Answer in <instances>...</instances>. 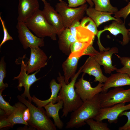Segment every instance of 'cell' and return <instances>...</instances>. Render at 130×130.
Here are the masks:
<instances>
[{"mask_svg":"<svg viewBox=\"0 0 130 130\" xmlns=\"http://www.w3.org/2000/svg\"><path fill=\"white\" fill-rule=\"evenodd\" d=\"M82 66L80 67L74 77L71 79V81L68 84L65 83L64 76L58 72V76L57 79L61 84V87L57 97V102L60 100L63 101V117H66L69 113L76 110L83 103L75 89V84L78 77L82 72Z\"/></svg>","mask_w":130,"mask_h":130,"instance_id":"cell-1","label":"cell"},{"mask_svg":"<svg viewBox=\"0 0 130 130\" xmlns=\"http://www.w3.org/2000/svg\"><path fill=\"white\" fill-rule=\"evenodd\" d=\"M99 93L83 102L77 109L72 112L69 120L66 124V129L81 127L86 124V120L93 119L97 115L101 108Z\"/></svg>","mask_w":130,"mask_h":130,"instance_id":"cell-2","label":"cell"},{"mask_svg":"<svg viewBox=\"0 0 130 130\" xmlns=\"http://www.w3.org/2000/svg\"><path fill=\"white\" fill-rule=\"evenodd\" d=\"M25 23L38 37L44 38L48 37L53 40H56L58 31L48 22L42 11L39 9Z\"/></svg>","mask_w":130,"mask_h":130,"instance_id":"cell-3","label":"cell"},{"mask_svg":"<svg viewBox=\"0 0 130 130\" xmlns=\"http://www.w3.org/2000/svg\"><path fill=\"white\" fill-rule=\"evenodd\" d=\"M20 102L25 104L30 110V116L27 122L29 125L38 130H56V128L46 112L42 107H37L21 96H17Z\"/></svg>","mask_w":130,"mask_h":130,"instance_id":"cell-4","label":"cell"},{"mask_svg":"<svg viewBox=\"0 0 130 130\" xmlns=\"http://www.w3.org/2000/svg\"><path fill=\"white\" fill-rule=\"evenodd\" d=\"M59 1L55 6V10L61 16L65 28H68L75 20L82 18L88 8L87 4L77 8L70 7L65 2Z\"/></svg>","mask_w":130,"mask_h":130,"instance_id":"cell-5","label":"cell"},{"mask_svg":"<svg viewBox=\"0 0 130 130\" xmlns=\"http://www.w3.org/2000/svg\"><path fill=\"white\" fill-rule=\"evenodd\" d=\"M101 108L110 107L120 103L130 102V88L124 90L117 87L106 93H99Z\"/></svg>","mask_w":130,"mask_h":130,"instance_id":"cell-6","label":"cell"},{"mask_svg":"<svg viewBox=\"0 0 130 130\" xmlns=\"http://www.w3.org/2000/svg\"><path fill=\"white\" fill-rule=\"evenodd\" d=\"M16 27L19 40L24 49L31 47H41L44 46V38L33 34L25 22L18 21Z\"/></svg>","mask_w":130,"mask_h":130,"instance_id":"cell-7","label":"cell"},{"mask_svg":"<svg viewBox=\"0 0 130 130\" xmlns=\"http://www.w3.org/2000/svg\"><path fill=\"white\" fill-rule=\"evenodd\" d=\"M21 68L20 73L19 75L16 77H14L13 80H18V84L17 86L18 89L19 91L22 90V87L24 88L23 93L21 96L25 98H27L28 101L31 103L32 97L30 95L29 89L31 86L34 83L38 80L41 78H37L35 75L39 72L40 70L36 71L31 74H27L26 72V67L27 63L25 64L23 59L21 63Z\"/></svg>","mask_w":130,"mask_h":130,"instance_id":"cell-8","label":"cell"},{"mask_svg":"<svg viewBox=\"0 0 130 130\" xmlns=\"http://www.w3.org/2000/svg\"><path fill=\"white\" fill-rule=\"evenodd\" d=\"M125 104L119 103L110 107L101 108L97 115L93 119L99 121L107 119L110 124H116L118 122V117L122 113L130 110V103L126 105Z\"/></svg>","mask_w":130,"mask_h":130,"instance_id":"cell-9","label":"cell"},{"mask_svg":"<svg viewBox=\"0 0 130 130\" xmlns=\"http://www.w3.org/2000/svg\"><path fill=\"white\" fill-rule=\"evenodd\" d=\"M85 74L83 73L81 77L76 82L75 90L83 102L91 99L97 94L101 92L104 84L99 82L94 87H92L90 82L84 78Z\"/></svg>","mask_w":130,"mask_h":130,"instance_id":"cell-10","label":"cell"},{"mask_svg":"<svg viewBox=\"0 0 130 130\" xmlns=\"http://www.w3.org/2000/svg\"><path fill=\"white\" fill-rule=\"evenodd\" d=\"M30 55L27 62L26 72L28 74L37 71L47 64L48 57L44 52L39 47H30Z\"/></svg>","mask_w":130,"mask_h":130,"instance_id":"cell-11","label":"cell"},{"mask_svg":"<svg viewBox=\"0 0 130 130\" xmlns=\"http://www.w3.org/2000/svg\"><path fill=\"white\" fill-rule=\"evenodd\" d=\"M125 23V22L124 23H120L113 20L111 23L104 26L103 29L98 31L97 35L98 38L97 42L99 50H103L104 48L100 42V37L101 33L105 31H108L111 34L115 36L118 34H122L123 36L122 44L124 46L128 43L130 40L129 31V29L126 28Z\"/></svg>","mask_w":130,"mask_h":130,"instance_id":"cell-12","label":"cell"},{"mask_svg":"<svg viewBox=\"0 0 130 130\" xmlns=\"http://www.w3.org/2000/svg\"><path fill=\"white\" fill-rule=\"evenodd\" d=\"M118 52V49L116 47L107 48L105 50L100 51L99 52L97 51L93 57L100 65L103 66L105 73L110 74L117 69L115 65L112 64L111 58L113 54Z\"/></svg>","mask_w":130,"mask_h":130,"instance_id":"cell-13","label":"cell"},{"mask_svg":"<svg viewBox=\"0 0 130 130\" xmlns=\"http://www.w3.org/2000/svg\"><path fill=\"white\" fill-rule=\"evenodd\" d=\"M38 0H19L18 21L25 22L39 9Z\"/></svg>","mask_w":130,"mask_h":130,"instance_id":"cell-14","label":"cell"},{"mask_svg":"<svg viewBox=\"0 0 130 130\" xmlns=\"http://www.w3.org/2000/svg\"><path fill=\"white\" fill-rule=\"evenodd\" d=\"M100 66L93 57L89 56L82 65V72L94 77V82L104 83L108 77L103 74Z\"/></svg>","mask_w":130,"mask_h":130,"instance_id":"cell-15","label":"cell"},{"mask_svg":"<svg viewBox=\"0 0 130 130\" xmlns=\"http://www.w3.org/2000/svg\"><path fill=\"white\" fill-rule=\"evenodd\" d=\"M44 3L43 13L48 22L58 30V34L65 28L62 17L50 3L46 0Z\"/></svg>","mask_w":130,"mask_h":130,"instance_id":"cell-16","label":"cell"},{"mask_svg":"<svg viewBox=\"0 0 130 130\" xmlns=\"http://www.w3.org/2000/svg\"><path fill=\"white\" fill-rule=\"evenodd\" d=\"M126 85L130 86V77L127 74L117 72L112 74L107 77L102 87L101 93L107 92L108 89L111 88Z\"/></svg>","mask_w":130,"mask_h":130,"instance_id":"cell-17","label":"cell"},{"mask_svg":"<svg viewBox=\"0 0 130 130\" xmlns=\"http://www.w3.org/2000/svg\"><path fill=\"white\" fill-rule=\"evenodd\" d=\"M85 13L87 15L93 20L97 27L103 23L111 20L123 22L120 19L116 18L111 16L114 13L98 11L95 7L91 6L87 8Z\"/></svg>","mask_w":130,"mask_h":130,"instance_id":"cell-18","label":"cell"},{"mask_svg":"<svg viewBox=\"0 0 130 130\" xmlns=\"http://www.w3.org/2000/svg\"><path fill=\"white\" fill-rule=\"evenodd\" d=\"M57 35L59 49L66 55L69 56L71 53V46L76 41L75 39L72 34L69 28H65Z\"/></svg>","mask_w":130,"mask_h":130,"instance_id":"cell-19","label":"cell"},{"mask_svg":"<svg viewBox=\"0 0 130 130\" xmlns=\"http://www.w3.org/2000/svg\"><path fill=\"white\" fill-rule=\"evenodd\" d=\"M63 102L62 100H59L57 103L53 104L50 102L45 106V108L47 116L52 117L53 120L55 125L58 128L61 129L63 128L64 124L59 117V110L63 108Z\"/></svg>","mask_w":130,"mask_h":130,"instance_id":"cell-20","label":"cell"},{"mask_svg":"<svg viewBox=\"0 0 130 130\" xmlns=\"http://www.w3.org/2000/svg\"><path fill=\"white\" fill-rule=\"evenodd\" d=\"M49 87L51 91L50 97L48 99L45 100H41L37 98L34 95L32 97V101L38 107H44L49 103L52 102L55 104L57 102V99L58 93L61 88L60 83H57L54 79H52L49 83Z\"/></svg>","mask_w":130,"mask_h":130,"instance_id":"cell-21","label":"cell"},{"mask_svg":"<svg viewBox=\"0 0 130 130\" xmlns=\"http://www.w3.org/2000/svg\"><path fill=\"white\" fill-rule=\"evenodd\" d=\"M80 58L69 57L63 63L62 68L64 73V79L65 83L68 84L69 80L76 73L78 61Z\"/></svg>","mask_w":130,"mask_h":130,"instance_id":"cell-22","label":"cell"},{"mask_svg":"<svg viewBox=\"0 0 130 130\" xmlns=\"http://www.w3.org/2000/svg\"><path fill=\"white\" fill-rule=\"evenodd\" d=\"M16 108L10 115L7 116V119L10 124L11 127L16 124H21L29 126L28 123L25 121L23 119V112L27 107L21 102H18L14 105Z\"/></svg>","mask_w":130,"mask_h":130,"instance_id":"cell-23","label":"cell"},{"mask_svg":"<svg viewBox=\"0 0 130 130\" xmlns=\"http://www.w3.org/2000/svg\"><path fill=\"white\" fill-rule=\"evenodd\" d=\"M95 5V8L97 10L113 13L118 11L117 8L113 6L110 0H91Z\"/></svg>","mask_w":130,"mask_h":130,"instance_id":"cell-24","label":"cell"},{"mask_svg":"<svg viewBox=\"0 0 130 130\" xmlns=\"http://www.w3.org/2000/svg\"><path fill=\"white\" fill-rule=\"evenodd\" d=\"M80 26L91 31L95 36L97 35L98 31L97 27L93 20L89 16H85L82 18Z\"/></svg>","mask_w":130,"mask_h":130,"instance_id":"cell-25","label":"cell"},{"mask_svg":"<svg viewBox=\"0 0 130 130\" xmlns=\"http://www.w3.org/2000/svg\"><path fill=\"white\" fill-rule=\"evenodd\" d=\"M86 124L90 127V130H110L108 124L102 121L94 120L93 119H90L85 121Z\"/></svg>","mask_w":130,"mask_h":130,"instance_id":"cell-26","label":"cell"},{"mask_svg":"<svg viewBox=\"0 0 130 130\" xmlns=\"http://www.w3.org/2000/svg\"><path fill=\"white\" fill-rule=\"evenodd\" d=\"M115 54L119 59L121 63L123 66L120 68L117 69L116 71L127 74L130 77V58L127 57H121L116 54Z\"/></svg>","mask_w":130,"mask_h":130,"instance_id":"cell-27","label":"cell"},{"mask_svg":"<svg viewBox=\"0 0 130 130\" xmlns=\"http://www.w3.org/2000/svg\"><path fill=\"white\" fill-rule=\"evenodd\" d=\"M4 89H2L0 90V108L3 110L6 115L9 116L16 109L14 105H11L9 103L6 102L4 99L2 95V92Z\"/></svg>","mask_w":130,"mask_h":130,"instance_id":"cell-28","label":"cell"},{"mask_svg":"<svg viewBox=\"0 0 130 130\" xmlns=\"http://www.w3.org/2000/svg\"><path fill=\"white\" fill-rule=\"evenodd\" d=\"M4 56L1 57L0 61V89H5L8 87L7 84L4 83L3 80L6 76V63L4 60Z\"/></svg>","mask_w":130,"mask_h":130,"instance_id":"cell-29","label":"cell"},{"mask_svg":"<svg viewBox=\"0 0 130 130\" xmlns=\"http://www.w3.org/2000/svg\"><path fill=\"white\" fill-rule=\"evenodd\" d=\"M130 13V2L126 6L121 9L119 11L115 13L114 17L117 18H123L124 21L128 16Z\"/></svg>","mask_w":130,"mask_h":130,"instance_id":"cell-30","label":"cell"},{"mask_svg":"<svg viewBox=\"0 0 130 130\" xmlns=\"http://www.w3.org/2000/svg\"><path fill=\"white\" fill-rule=\"evenodd\" d=\"M0 20L2 27L4 33L3 39L0 44V48L2 45L6 41L8 40H13V39L8 33L5 26V21L2 19L0 15Z\"/></svg>","mask_w":130,"mask_h":130,"instance_id":"cell-31","label":"cell"},{"mask_svg":"<svg viewBox=\"0 0 130 130\" xmlns=\"http://www.w3.org/2000/svg\"><path fill=\"white\" fill-rule=\"evenodd\" d=\"M125 116L127 118V121L126 123L123 126L120 127L118 128L119 130H130V110L127 111H124L122 113L119 117Z\"/></svg>","mask_w":130,"mask_h":130,"instance_id":"cell-32","label":"cell"},{"mask_svg":"<svg viewBox=\"0 0 130 130\" xmlns=\"http://www.w3.org/2000/svg\"><path fill=\"white\" fill-rule=\"evenodd\" d=\"M79 20H76L74 21L68 28L72 36L75 38L76 35V28L80 26V22Z\"/></svg>","mask_w":130,"mask_h":130,"instance_id":"cell-33","label":"cell"},{"mask_svg":"<svg viewBox=\"0 0 130 130\" xmlns=\"http://www.w3.org/2000/svg\"><path fill=\"white\" fill-rule=\"evenodd\" d=\"M68 2V6L69 7H75L81 6L86 3V0H67Z\"/></svg>","mask_w":130,"mask_h":130,"instance_id":"cell-34","label":"cell"},{"mask_svg":"<svg viewBox=\"0 0 130 130\" xmlns=\"http://www.w3.org/2000/svg\"><path fill=\"white\" fill-rule=\"evenodd\" d=\"M6 115L0 116V129L6 127H11L10 124L7 119Z\"/></svg>","mask_w":130,"mask_h":130,"instance_id":"cell-35","label":"cell"},{"mask_svg":"<svg viewBox=\"0 0 130 130\" xmlns=\"http://www.w3.org/2000/svg\"><path fill=\"white\" fill-rule=\"evenodd\" d=\"M97 51L93 47V44L91 45L84 52L83 56L87 55L89 56L93 57Z\"/></svg>","mask_w":130,"mask_h":130,"instance_id":"cell-36","label":"cell"},{"mask_svg":"<svg viewBox=\"0 0 130 130\" xmlns=\"http://www.w3.org/2000/svg\"><path fill=\"white\" fill-rule=\"evenodd\" d=\"M30 114L29 109L27 107L24 111L23 115V119L26 122H27L29 120Z\"/></svg>","mask_w":130,"mask_h":130,"instance_id":"cell-37","label":"cell"},{"mask_svg":"<svg viewBox=\"0 0 130 130\" xmlns=\"http://www.w3.org/2000/svg\"><path fill=\"white\" fill-rule=\"evenodd\" d=\"M6 115L4 110L2 109H0V116H3Z\"/></svg>","mask_w":130,"mask_h":130,"instance_id":"cell-38","label":"cell"},{"mask_svg":"<svg viewBox=\"0 0 130 130\" xmlns=\"http://www.w3.org/2000/svg\"><path fill=\"white\" fill-rule=\"evenodd\" d=\"M86 1L89 3L90 6L93 7L94 5V3L91 0H86Z\"/></svg>","mask_w":130,"mask_h":130,"instance_id":"cell-39","label":"cell"},{"mask_svg":"<svg viewBox=\"0 0 130 130\" xmlns=\"http://www.w3.org/2000/svg\"><path fill=\"white\" fill-rule=\"evenodd\" d=\"M128 25L130 26V28L129 29V35H130V23L128 24Z\"/></svg>","mask_w":130,"mask_h":130,"instance_id":"cell-40","label":"cell"},{"mask_svg":"<svg viewBox=\"0 0 130 130\" xmlns=\"http://www.w3.org/2000/svg\"><path fill=\"white\" fill-rule=\"evenodd\" d=\"M40 0L42 1L43 3L45 2L46 1V0Z\"/></svg>","mask_w":130,"mask_h":130,"instance_id":"cell-41","label":"cell"},{"mask_svg":"<svg viewBox=\"0 0 130 130\" xmlns=\"http://www.w3.org/2000/svg\"><path fill=\"white\" fill-rule=\"evenodd\" d=\"M129 38H130V35H129ZM129 57L130 58V57Z\"/></svg>","mask_w":130,"mask_h":130,"instance_id":"cell-42","label":"cell"},{"mask_svg":"<svg viewBox=\"0 0 130 130\" xmlns=\"http://www.w3.org/2000/svg\"><path fill=\"white\" fill-rule=\"evenodd\" d=\"M125 1H126L127 2L128 1V0H125Z\"/></svg>","mask_w":130,"mask_h":130,"instance_id":"cell-43","label":"cell"}]
</instances>
